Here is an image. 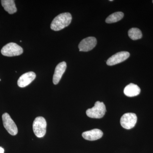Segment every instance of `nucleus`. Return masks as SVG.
<instances>
[{
  "mask_svg": "<svg viewBox=\"0 0 153 153\" xmlns=\"http://www.w3.org/2000/svg\"><path fill=\"white\" fill-rule=\"evenodd\" d=\"M1 3L5 10L9 14H13L17 12L16 7L13 0H2L1 1Z\"/></svg>",
  "mask_w": 153,
  "mask_h": 153,
  "instance_id": "obj_13",
  "label": "nucleus"
},
{
  "mask_svg": "<svg viewBox=\"0 0 153 153\" xmlns=\"http://www.w3.org/2000/svg\"><path fill=\"white\" fill-rule=\"evenodd\" d=\"M3 125L9 134L13 136L16 135L18 132V128L14 121L7 113L3 114Z\"/></svg>",
  "mask_w": 153,
  "mask_h": 153,
  "instance_id": "obj_6",
  "label": "nucleus"
},
{
  "mask_svg": "<svg viewBox=\"0 0 153 153\" xmlns=\"http://www.w3.org/2000/svg\"><path fill=\"white\" fill-rule=\"evenodd\" d=\"M129 56V53L128 52H117L108 58L106 61V63L108 66H114L123 62L127 60Z\"/></svg>",
  "mask_w": 153,
  "mask_h": 153,
  "instance_id": "obj_8",
  "label": "nucleus"
},
{
  "mask_svg": "<svg viewBox=\"0 0 153 153\" xmlns=\"http://www.w3.org/2000/svg\"><path fill=\"white\" fill-rule=\"evenodd\" d=\"M47 126V121L44 118L42 117H36L33 123V130L36 136L38 138L44 137L46 134Z\"/></svg>",
  "mask_w": 153,
  "mask_h": 153,
  "instance_id": "obj_3",
  "label": "nucleus"
},
{
  "mask_svg": "<svg viewBox=\"0 0 153 153\" xmlns=\"http://www.w3.org/2000/svg\"><path fill=\"white\" fill-rule=\"evenodd\" d=\"M1 79H0V81H1Z\"/></svg>",
  "mask_w": 153,
  "mask_h": 153,
  "instance_id": "obj_18",
  "label": "nucleus"
},
{
  "mask_svg": "<svg viewBox=\"0 0 153 153\" xmlns=\"http://www.w3.org/2000/svg\"><path fill=\"white\" fill-rule=\"evenodd\" d=\"M128 36L133 40L141 39L143 37L142 33L140 29L133 28L130 29L128 32Z\"/></svg>",
  "mask_w": 153,
  "mask_h": 153,
  "instance_id": "obj_15",
  "label": "nucleus"
},
{
  "mask_svg": "<svg viewBox=\"0 0 153 153\" xmlns=\"http://www.w3.org/2000/svg\"><path fill=\"white\" fill-rule=\"evenodd\" d=\"M113 1V0H110V1Z\"/></svg>",
  "mask_w": 153,
  "mask_h": 153,
  "instance_id": "obj_17",
  "label": "nucleus"
},
{
  "mask_svg": "<svg viewBox=\"0 0 153 153\" xmlns=\"http://www.w3.org/2000/svg\"><path fill=\"white\" fill-rule=\"evenodd\" d=\"M137 122L136 114L132 113L125 114L120 119L121 125L123 128L130 129L135 126Z\"/></svg>",
  "mask_w": 153,
  "mask_h": 153,
  "instance_id": "obj_5",
  "label": "nucleus"
},
{
  "mask_svg": "<svg viewBox=\"0 0 153 153\" xmlns=\"http://www.w3.org/2000/svg\"></svg>",
  "mask_w": 153,
  "mask_h": 153,
  "instance_id": "obj_19",
  "label": "nucleus"
},
{
  "mask_svg": "<svg viewBox=\"0 0 153 153\" xmlns=\"http://www.w3.org/2000/svg\"><path fill=\"white\" fill-rule=\"evenodd\" d=\"M66 63L65 62L59 63L55 69L53 77V82L55 85H57L60 82L66 68Z\"/></svg>",
  "mask_w": 153,
  "mask_h": 153,
  "instance_id": "obj_10",
  "label": "nucleus"
},
{
  "mask_svg": "<svg viewBox=\"0 0 153 153\" xmlns=\"http://www.w3.org/2000/svg\"><path fill=\"white\" fill-rule=\"evenodd\" d=\"M140 91V88L137 85L130 83L125 88L124 93L128 97H133L139 95Z\"/></svg>",
  "mask_w": 153,
  "mask_h": 153,
  "instance_id": "obj_12",
  "label": "nucleus"
},
{
  "mask_svg": "<svg viewBox=\"0 0 153 153\" xmlns=\"http://www.w3.org/2000/svg\"><path fill=\"white\" fill-rule=\"evenodd\" d=\"M106 112V108L103 102L97 101L92 108L87 110L86 114L88 117L100 119L104 116Z\"/></svg>",
  "mask_w": 153,
  "mask_h": 153,
  "instance_id": "obj_2",
  "label": "nucleus"
},
{
  "mask_svg": "<svg viewBox=\"0 0 153 153\" xmlns=\"http://www.w3.org/2000/svg\"><path fill=\"white\" fill-rule=\"evenodd\" d=\"M103 136V132L99 129H94L82 133V137L88 140H96L101 138Z\"/></svg>",
  "mask_w": 153,
  "mask_h": 153,
  "instance_id": "obj_11",
  "label": "nucleus"
},
{
  "mask_svg": "<svg viewBox=\"0 0 153 153\" xmlns=\"http://www.w3.org/2000/svg\"><path fill=\"white\" fill-rule=\"evenodd\" d=\"M23 49L18 44L14 43H10L3 47L1 53L4 56L13 57L22 55Z\"/></svg>",
  "mask_w": 153,
  "mask_h": 153,
  "instance_id": "obj_4",
  "label": "nucleus"
},
{
  "mask_svg": "<svg viewBox=\"0 0 153 153\" xmlns=\"http://www.w3.org/2000/svg\"><path fill=\"white\" fill-rule=\"evenodd\" d=\"M4 149L0 147V153H4Z\"/></svg>",
  "mask_w": 153,
  "mask_h": 153,
  "instance_id": "obj_16",
  "label": "nucleus"
},
{
  "mask_svg": "<svg viewBox=\"0 0 153 153\" xmlns=\"http://www.w3.org/2000/svg\"><path fill=\"white\" fill-rule=\"evenodd\" d=\"M124 14L122 12H116L110 15L105 20V22L108 24L115 23L121 20Z\"/></svg>",
  "mask_w": 153,
  "mask_h": 153,
  "instance_id": "obj_14",
  "label": "nucleus"
},
{
  "mask_svg": "<svg viewBox=\"0 0 153 153\" xmlns=\"http://www.w3.org/2000/svg\"><path fill=\"white\" fill-rule=\"evenodd\" d=\"M72 20V17L70 13H63L58 15L53 19L50 27L55 31H60L68 27Z\"/></svg>",
  "mask_w": 153,
  "mask_h": 153,
  "instance_id": "obj_1",
  "label": "nucleus"
},
{
  "mask_svg": "<svg viewBox=\"0 0 153 153\" xmlns=\"http://www.w3.org/2000/svg\"><path fill=\"white\" fill-rule=\"evenodd\" d=\"M36 77V74L33 71L27 72L19 77L18 85L21 88L25 87L30 84Z\"/></svg>",
  "mask_w": 153,
  "mask_h": 153,
  "instance_id": "obj_9",
  "label": "nucleus"
},
{
  "mask_svg": "<svg viewBox=\"0 0 153 153\" xmlns=\"http://www.w3.org/2000/svg\"><path fill=\"white\" fill-rule=\"evenodd\" d=\"M97 41L95 38L93 37H88L83 39L78 45L80 52H88L93 49L96 46Z\"/></svg>",
  "mask_w": 153,
  "mask_h": 153,
  "instance_id": "obj_7",
  "label": "nucleus"
}]
</instances>
